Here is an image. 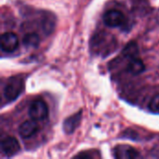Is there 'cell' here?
Instances as JSON below:
<instances>
[{
  "label": "cell",
  "mask_w": 159,
  "mask_h": 159,
  "mask_svg": "<svg viewBox=\"0 0 159 159\" xmlns=\"http://www.w3.org/2000/svg\"><path fill=\"white\" fill-rule=\"evenodd\" d=\"M24 89V82L21 77L12 76L7 82L4 89V95L7 101L12 102L16 100L22 92Z\"/></svg>",
  "instance_id": "cell-1"
},
{
  "label": "cell",
  "mask_w": 159,
  "mask_h": 159,
  "mask_svg": "<svg viewBox=\"0 0 159 159\" xmlns=\"http://www.w3.org/2000/svg\"><path fill=\"white\" fill-rule=\"evenodd\" d=\"M48 108L43 101L36 100L31 103L29 108V116L31 119H34L35 121L44 120L48 116Z\"/></svg>",
  "instance_id": "cell-2"
},
{
  "label": "cell",
  "mask_w": 159,
  "mask_h": 159,
  "mask_svg": "<svg viewBox=\"0 0 159 159\" xmlns=\"http://www.w3.org/2000/svg\"><path fill=\"white\" fill-rule=\"evenodd\" d=\"M126 20L125 15L116 9H110L103 15V21L108 27H118L121 26Z\"/></svg>",
  "instance_id": "cell-3"
},
{
  "label": "cell",
  "mask_w": 159,
  "mask_h": 159,
  "mask_svg": "<svg viewBox=\"0 0 159 159\" xmlns=\"http://www.w3.org/2000/svg\"><path fill=\"white\" fill-rule=\"evenodd\" d=\"M0 42L2 50L7 53L15 51L19 47V38L14 33L11 32L3 34Z\"/></svg>",
  "instance_id": "cell-4"
},
{
  "label": "cell",
  "mask_w": 159,
  "mask_h": 159,
  "mask_svg": "<svg viewBox=\"0 0 159 159\" xmlns=\"http://www.w3.org/2000/svg\"><path fill=\"white\" fill-rule=\"evenodd\" d=\"M20 143L14 137H7L1 142V151L7 157H13L19 153Z\"/></svg>",
  "instance_id": "cell-5"
},
{
  "label": "cell",
  "mask_w": 159,
  "mask_h": 159,
  "mask_svg": "<svg viewBox=\"0 0 159 159\" xmlns=\"http://www.w3.org/2000/svg\"><path fill=\"white\" fill-rule=\"evenodd\" d=\"M114 156L116 158L129 159L135 158L139 157V153L136 149L129 145H117L114 149Z\"/></svg>",
  "instance_id": "cell-6"
},
{
  "label": "cell",
  "mask_w": 159,
  "mask_h": 159,
  "mask_svg": "<svg viewBox=\"0 0 159 159\" xmlns=\"http://www.w3.org/2000/svg\"><path fill=\"white\" fill-rule=\"evenodd\" d=\"M38 130V125L35 120L31 119V120H26L24 121L20 127H19V134L20 137L27 139L34 135Z\"/></svg>",
  "instance_id": "cell-7"
},
{
  "label": "cell",
  "mask_w": 159,
  "mask_h": 159,
  "mask_svg": "<svg viewBox=\"0 0 159 159\" xmlns=\"http://www.w3.org/2000/svg\"><path fill=\"white\" fill-rule=\"evenodd\" d=\"M82 118V111H79L76 114H74L73 116L66 118L63 122V130L67 134L73 133L75 129L79 126L80 121Z\"/></svg>",
  "instance_id": "cell-8"
},
{
  "label": "cell",
  "mask_w": 159,
  "mask_h": 159,
  "mask_svg": "<svg viewBox=\"0 0 159 159\" xmlns=\"http://www.w3.org/2000/svg\"><path fill=\"white\" fill-rule=\"evenodd\" d=\"M128 68H129V71L131 75H138L145 70V65L141 59L133 58V59H131L130 62L129 63Z\"/></svg>",
  "instance_id": "cell-9"
},
{
  "label": "cell",
  "mask_w": 159,
  "mask_h": 159,
  "mask_svg": "<svg viewBox=\"0 0 159 159\" xmlns=\"http://www.w3.org/2000/svg\"><path fill=\"white\" fill-rule=\"evenodd\" d=\"M39 36L37 34H27L23 37V45L28 48H36L39 45Z\"/></svg>",
  "instance_id": "cell-10"
},
{
  "label": "cell",
  "mask_w": 159,
  "mask_h": 159,
  "mask_svg": "<svg viewBox=\"0 0 159 159\" xmlns=\"http://www.w3.org/2000/svg\"><path fill=\"white\" fill-rule=\"evenodd\" d=\"M138 52H139V50H138V46H137V44L134 43V42L129 43V44L125 47V48H124V50H123V54H124L126 57L130 58V59L136 58Z\"/></svg>",
  "instance_id": "cell-11"
},
{
  "label": "cell",
  "mask_w": 159,
  "mask_h": 159,
  "mask_svg": "<svg viewBox=\"0 0 159 159\" xmlns=\"http://www.w3.org/2000/svg\"><path fill=\"white\" fill-rule=\"evenodd\" d=\"M149 109L154 114H159V94L155 95L150 103H149Z\"/></svg>",
  "instance_id": "cell-12"
},
{
  "label": "cell",
  "mask_w": 159,
  "mask_h": 159,
  "mask_svg": "<svg viewBox=\"0 0 159 159\" xmlns=\"http://www.w3.org/2000/svg\"><path fill=\"white\" fill-rule=\"evenodd\" d=\"M42 26H43V30L47 34H49L52 31L53 26H54V23L52 22V17H47V19L44 20Z\"/></svg>",
  "instance_id": "cell-13"
}]
</instances>
